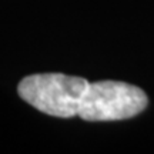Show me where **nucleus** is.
Masks as SVG:
<instances>
[{
  "mask_svg": "<svg viewBox=\"0 0 154 154\" xmlns=\"http://www.w3.org/2000/svg\"><path fill=\"white\" fill-rule=\"evenodd\" d=\"M88 82L61 73L32 74L19 83V96L44 114L69 119L79 116Z\"/></svg>",
  "mask_w": 154,
  "mask_h": 154,
  "instance_id": "obj_1",
  "label": "nucleus"
},
{
  "mask_svg": "<svg viewBox=\"0 0 154 154\" xmlns=\"http://www.w3.org/2000/svg\"><path fill=\"white\" fill-rule=\"evenodd\" d=\"M143 90L123 82L88 83L79 116L86 121H116L131 119L147 107Z\"/></svg>",
  "mask_w": 154,
  "mask_h": 154,
  "instance_id": "obj_2",
  "label": "nucleus"
}]
</instances>
